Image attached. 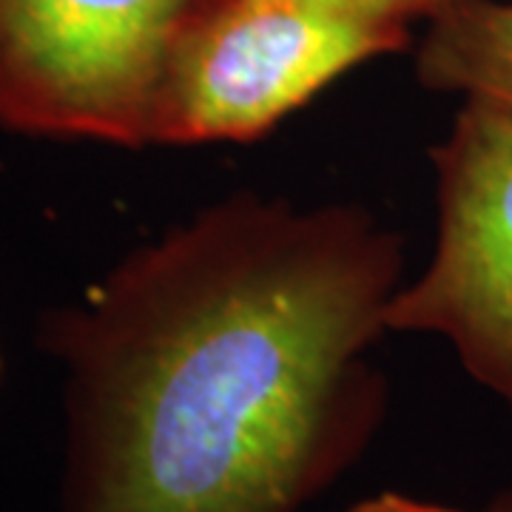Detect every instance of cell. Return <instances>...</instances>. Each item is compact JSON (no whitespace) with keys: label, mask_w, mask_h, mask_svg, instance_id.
Masks as SVG:
<instances>
[{"label":"cell","mask_w":512,"mask_h":512,"mask_svg":"<svg viewBox=\"0 0 512 512\" xmlns=\"http://www.w3.org/2000/svg\"><path fill=\"white\" fill-rule=\"evenodd\" d=\"M200 0H0V128L151 146L165 60Z\"/></svg>","instance_id":"3"},{"label":"cell","mask_w":512,"mask_h":512,"mask_svg":"<svg viewBox=\"0 0 512 512\" xmlns=\"http://www.w3.org/2000/svg\"><path fill=\"white\" fill-rule=\"evenodd\" d=\"M402 239L356 205L239 191L52 316L63 512H302L387 407L367 353Z\"/></svg>","instance_id":"1"},{"label":"cell","mask_w":512,"mask_h":512,"mask_svg":"<svg viewBox=\"0 0 512 512\" xmlns=\"http://www.w3.org/2000/svg\"><path fill=\"white\" fill-rule=\"evenodd\" d=\"M0 370H3V362H0Z\"/></svg>","instance_id":"9"},{"label":"cell","mask_w":512,"mask_h":512,"mask_svg":"<svg viewBox=\"0 0 512 512\" xmlns=\"http://www.w3.org/2000/svg\"><path fill=\"white\" fill-rule=\"evenodd\" d=\"M396 0H200L165 60L151 146L248 143L419 20Z\"/></svg>","instance_id":"2"},{"label":"cell","mask_w":512,"mask_h":512,"mask_svg":"<svg viewBox=\"0 0 512 512\" xmlns=\"http://www.w3.org/2000/svg\"><path fill=\"white\" fill-rule=\"evenodd\" d=\"M433 168L436 251L390 299L384 325L447 339L464 370L512 410V109L464 100Z\"/></svg>","instance_id":"4"},{"label":"cell","mask_w":512,"mask_h":512,"mask_svg":"<svg viewBox=\"0 0 512 512\" xmlns=\"http://www.w3.org/2000/svg\"><path fill=\"white\" fill-rule=\"evenodd\" d=\"M396 3H402V6H407V9H413V12L421 15V18H427V15H433L439 6L450 3V0H396Z\"/></svg>","instance_id":"7"},{"label":"cell","mask_w":512,"mask_h":512,"mask_svg":"<svg viewBox=\"0 0 512 512\" xmlns=\"http://www.w3.org/2000/svg\"><path fill=\"white\" fill-rule=\"evenodd\" d=\"M345 512H458V510L441 507V504H427V501L407 498V495H399V493H382V495H373V498H365V501H359V504H353V507Z\"/></svg>","instance_id":"6"},{"label":"cell","mask_w":512,"mask_h":512,"mask_svg":"<svg viewBox=\"0 0 512 512\" xmlns=\"http://www.w3.org/2000/svg\"><path fill=\"white\" fill-rule=\"evenodd\" d=\"M487 512H512V493L498 495L493 504L487 507Z\"/></svg>","instance_id":"8"},{"label":"cell","mask_w":512,"mask_h":512,"mask_svg":"<svg viewBox=\"0 0 512 512\" xmlns=\"http://www.w3.org/2000/svg\"><path fill=\"white\" fill-rule=\"evenodd\" d=\"M416 74L433 92L512 109V0H450L427 15Z\"/></svg>","instance_id":"5"}]
</instances>
